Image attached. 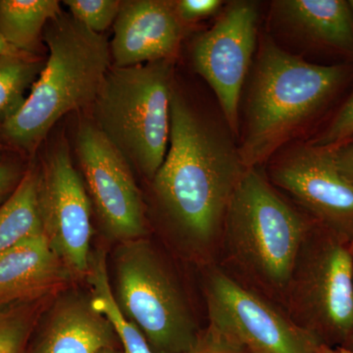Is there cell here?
Instances as JSON below:
<instances>
[{"label":"cell","instance_id":"cell-30","mask_svg":"<svg viewBox=\"0 0 353 353\" xmlns=\"http://www.w3.org/2000/svg\"><path fill=\"white\" fill-rule=\"evenodd\" d=\"M341 347L345 348V350H347V352H350V353H353V329L352 334H350V338H348L347 343H345V345H343V347Z\"/></svg>","mask_w":353,"mask_h":353},{"label":"cell","instance_id":"cell-3","mask_svg":"<svg viewBox=\"0 0 353 353\" xmlns=\"http://www.w3.org/2000/svg\"><path fill=\"white\" fill-rule=\"evenodd\" d=\"M43 39L48 61L19 112L1 125L4 137L27 152L38 148L60 118L92 105L110 69L108 39L71 14L50 20Z\"/></svg>","mask_w":353,"mask_h":353},{"label":"cell","instance_id":"cell-28","mask_svg":"<svg viewBox=\"0 0 353 353\" xmlns=\"http://www.w3.org/2000/svg\"><path fill=\"white\" fill-rule=\"evenodd\" d=\"M16 53H20V51H18L15 48H13L10 43H7L6 39L0 36V57L16 54Z\"/></svg>","mask_w":353,"mask_h":353},{"label":"cell","instance_id":"cell-24","mask_svg":"<svg viewBox=\"0 0 353 353\" xmlns=\"http://www.w3.org/2000/svg\"><path fill=\"white\" fill-rule=\"evenodd\" d=\"M185 353H252L233 338L209 324L199 332L196 343Z\"/></svg>","mask_w":353,"mask_h":353},{"label":"cell","instance_id":"cell-29","mask_svg":"<svg viewBox=\"0 0 353 353\" xmlns=\"http://www.w3.org/2000/svg\"><path fill=\"white\" fill-rule=\"evenodd\" d=\"M321 353H350L345 350L343 347H329V345H323Z\"/></svg>","mask_w":353,"mask_h":353},{"label":"cell","instance_id":"cell-5","mask_svg":"<svg viewBox=\"0 0 353 353\" xmlns=\"http://www.w3.org/2000/svg\"><path fill=\"white\" fill-rule=\"evenodd\" d=\"M314 220L290 208L256 168L234 190L223 231L230 252L261 284L285 292Z\"/></svg>","mask_w":353,"mask_h":353},{"label":"cell","instance_id":"cell-8","mask_svg":"<svg viewBox=\"0 0 353 353\" xmlns=\"http://www.w3.org/2000/svg\"><path fill=\"white\" fill-rule=\"evenodd\" d=\"M209 324L252 353H321L323 343L222 271L205 284Z\"/></svg>","mask_w":353,"mask_h":353},{"label":"cell","instance_id":"cell-14","mask_svg":"<svg viewBox=\"0 0 353 353\" xmlns=\"http://www.w3.org/2000/svg\"><path fill=\"white\" fill-rule=\"evenodd\" d=\"M119 348L108 318L92 306L90 296L62 292L44 310L32 333L29 353H99Z\"/></svg>","mask_w":353,"mask_h":353},{"label":"cell","instance_id":"cell-2","mask_svg":"<svg viewBox=\"0 0 353 353\" xmlns=\"http://www.w3.org/2000/svg\"><path fill=\"white\" fill-rule=\"evenodd\" d=\"M347 76L343 65L309 63L265 41L253 74L245 138L239 148L243 166L256 168L272 157L329 103Z\"/></svg>","mask_w":353,"mask_h":353},{"label":"cell","instance_id":"cell-1","mask_svg":"<svg viewBox=\"0 0 353 353\" xmlns=\"http://www.w3.org/2000/svg\"><path fill=\"white\" fill-rule=\"evenodd\" d=\"M169 141L164 162L152 179L155 194L185 238L197 245H211L223 232L246 168L239 150L174 90Z\"/></svg>","mask_w":353,"mask_h":353},{"label":"cell","instance_id":"cell-19","mask_svg":"<svg viewBox=\"0 0 353 353\" xmlns=\"http://www.w3.org/2000/svg\"><path fill=\"white\" fill-rule=\"evenodd\" d=\"M90 290L92 306L102 313L112 325L119 340L122 353H155L138 327L125 317L114 299L109 280L108 256L104 250L92 252L85 276Z\"/></svg>","mask_w":353,"mask_h":353},{"label":"cell","instance_id":"cell-31","mask_svg":"<svg viewBox=\"0 0 353 353\" xmlns=\"http://www.w3.org/2000/svg\"><path fill=\"white\" fill-rule=\"evenodd\" d=\"M99 353H122V350H119V348H108V350H102Z\"/></svg>","mask_w":353,"mask_h":353},{"label":"cell","instance_id":"cell-20","mask_svg":"<svg viewBox=\"0 0 353 353\" xmlns=\"http://www.w3.org/2000/svg\"><path fill=\"white\" fill-rule=\"evenodd\" d=\"M44 64L32 59L31 54H16L0 57V123L16 115L24 105L26 92L38 80Z\"/></svg>","mask_w":353,"mask_h":353},{"label":"cell","instance_id":"cell-13","mask_svg":"<svg viewBox=\"0 0 353 353\" xmlns=\"http://www.w3.org/2000/svg\"><path fill=\"white\" fill-rule=\"evenodd\" d=\"M175 4L163 0L121 1L110 44L114 67L170 60L183 34Z\"/></svg>","mask_w":353,"mask_h":353},{"label":"cell","instance_id":"cell-22","mask_svg":"<svg viewBox=\"0 0 353 353\" xmlns=\"http://www.w3.org/2000/svg\"><path fill=\"white\" fill-rule=\"evenodd\" d=\"M72 17L92 32L101 34L115 22L119 12V0H65Z\"/></svg>","mask_w":353,"mask_h":353},{"label":"cell","instance_id":"cell-33","mask_svg":"<svg viewBox=\"0 0 353 353\" xmlns=\"http://www.w3.org/2000/svg\"><path fill=\"white\" fill-rule=\"evenodd\" d=\"M348 4H350V10H352V16H353V0H350L348 1Z\"/></svg>","mask_w":353,"mask_h":353},{"label":"cell","instance_id":"cell-6","mask_svg":"<svg viewBox=\"0 0 353 353\" xmlns=\"http://www.w3.org/2000/svg\"><path fill=\"white\" fill-rule=\"evenodd\" d=\"M113 296L155 353H185L199 332L170 271L148 241L120 243L113 257Z\"/></svg>","mask_w":353,"mask_h":353},{"label":"cell","instance_id":"cell-10","mask_svg":"<svg viewBox=\"0 0 353 353\" xmlns=\"http://www.w3.org/2000/svg\"><path fill=\"white\" fill-rule=\"evenodd\" d=\"M77 152L90 201L109 238L119 243L143 239L145 205L126 158L88 122L79 127Z\"/></svg>","mask_w":353,"mask_h":353},{"label":"cell","instance_id":"cell-12","mask_svg":"<svg viewBox=\"0 0 353 353\" xmlns=\"http://www.w3.org/2000/svg\"><path fill=\"white\" fill-rule=\"evenodd\" d=\"M270 179L320 226L348 243L353 239V187L341 175L334 146L301 145L271 167Z\"/></svg>","mask_w":353,"mask_h":353},{"label":"cell","instance_id":"cell-32","mask_svg":"<svg viewBox=\"0 0 353 353\" xmlns=\"http://www.w3.org/2000/svg\"><path fill=\"white\" fill-rule=\"evenodd\" d=\"M348 245H350V254H352V260H353V239L352 241H350V243H348Z\"/></svg>","mask_w":353,"mask_h":353},{"label":"cell","instance_id":"cell-27","mask_svg":"<svg viewBox=\"0 0 353 353\" xmlns=\"http://www.w3.org/2000/svg\"><path fill=\"white\" fill-rule=\"evenodd\" d=\"M334 158L341 175L353 187V139L334 146Z\"/></svg>","mask_w":353,"mask_h":353},{"label":"cell","instance_id":"cell-21","mask_svg":"<svg viewBox=\"0 0 353 353\" xmlns=\"http://www.w3.org/2000/svg\"><path fill=\"white\" fill-rule=\"evenodd\" d=\"M51 299L0 306V353H29L32 333Z\"/></svg>","mask_w":353,"mask_h":353},{"label":"cell","instance_id":"cell-34","mask_svg":"<svg viewBox=\"0 0 353 353\" xmlns=\"http://www.w3.org/2000/svg\"><path fill=\"white\" fill-rule=\"evenodd\" d=\"M0 161H1V152H0Z\"/></svg>","mask_w":353,"mask_h":353},{"label":"cell","instance_id":"cell-25","mask_svg":"<svg viewBox=\"0 0 353 353\" xmlns=\"http://www.w3.org/2000/svg\"><path fill=\"white\" fill-rule=\"evenodd\" d=\"M219 0H180L175 1L176 12L183 22H192L210 17L222 6Z\"/></svg>","mask_w":353,"mask_h":353},{"label":"cell","instance_id":"cell-9","mask_svg":"<svg viewBox=\"0 0 353 353\" xmlns=\"http://www.w3.org/2000/svg\"><path fill=\"white\" fill-rule=\"evenodd\" d=\"M38 205L43 236L76 280L90 267L92 201L61 143L39 171Z\"/></svg>","mask_w":353,"mask_h":353},{"label":"cell","instance_id":"cell-17","mask_svg":"<svg viewBox=\"0 0 353 353\" xmlns=\"http://www.w3.org/2000/svg\"><path fill=\"white\" fill-rule=\"evenodd\" d=\"M39 172L31 169L0 206V255L43 234L38 205Z\"/></svg>","mask_w":353,"mask_h":353},{"label":"cell","instance_id":"cell-16","mask_svg":"<svg viewBox=\"0 0 353 353\" xmlns=\"http://www.w3.org/2000/svg\"><path fill=\"white\" fill-rule=\"evenodd\" d=\"M279 16L304 38L353 59V16L345 0L274 2Z\"/></svg>","mask_w":353,"mask_h":353},{"label":"cell","instance_id":"cell-26","mask_svg":"<svg viewBox=\"0 0 353 353\" xmlns=\"http://www.w3.org/2000/svg\"><path fill=\"white\" fill-rule=\"evenodd\" d=\"M23 176L16 165L0 161V206L13 194Z\"/></svg>","mask_w":353,"mask_h":353},{"label":"cell","instance_id":"cell-4","mask_svg":"<svg viewBox=\"0 0 353 353\" xmlns=\"http://www.w3.org/2000/svg\"><path fill=\"white\" fill-rule=\"evenodd\" d=\"M172 70L171 60L110 67L92 104L95 126L152 180L170 139Z\"/></svg>","mask_w":353,"mask_h":353},{"label":"cell","instance_id":"cell-7","mask_svg":"<svg viewBox=\"0 0 353 353\" xmlns=\"http://www.w3.org/2000/svg\"><path fill=\"white\" fill-rule=\"evenodd\" d=\"M285 292L297 325L323 345L343 347L353 329V260L347 241L315 223Z\"/></svg>","mask_w":353,"mask_h":353},{"label":"cell","instance_id":"cell-18","mask_svg":"<svg viewBox=\"0 0 353 353\" xmlns=\"http://www.w3.org/2000/svg\"><path fill=\"white\" fill-rule=\"evenodd\" d=\"M57 0H0V36L20 52L32 54L44 27L60 13Z\"/></svg>","mask_w":353,"mask_h":353},{"label":"cell","instance_id":"cell-15","mask_svg":"<svg viewBox=\"0 0 353 353\" xmlns=\"http://www.w3.org/2000/svg\"><path fill=\"white\" fill-rule=\"evenodd\" d=\"M76 280L43 234L0 255V306L57 296Z\"/></svg>","mask_w":353,"mask_h":353},{"label":"cell","instance_id":"cell-23","mask_svg":"<svg viewBox=\"0 0 353 353\" xmlns=\"http://www.w3.org/2000/svg\"><path fill=\"white\" fill-rule=\"evenodd\" d=\"M352 136L353 92L321 136L311 143L319 146H336L352 139Z\"/></svg>","mask_w":353,"mask_h":353},{"label":"cell","instance_id":"cell-11","mask_svg":"<svg viewBox=\"0 0 353 353\" xmlns=\"http://www.w3.org/2000/svg\"><path fill=\"white\" fill-rule=\"evenodd\" d=\"M257 23L256 4L234 2L192 48L194 70L212 88L234 134L239 132L241 90L256 46Z\"/></svg>","mask_w":353,"mask_h":353}]
</instances>
